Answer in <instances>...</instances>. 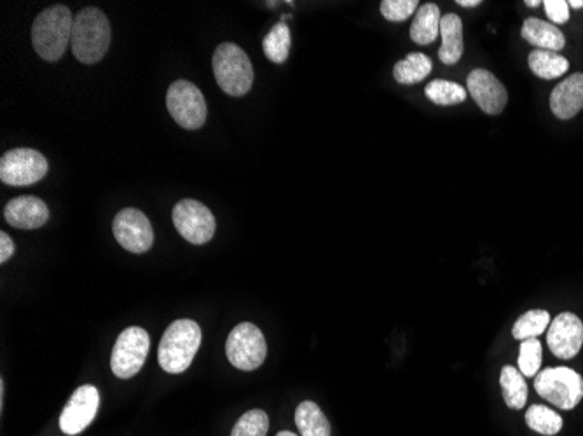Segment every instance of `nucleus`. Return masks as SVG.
<instances>
[{"mask_svg":"<svg viewBox=\"0 0 583 436\" xmlns=\"http://www.w3.org/2000/svg\"><path fill=\"white\" fill-rule=\"evenodd\" d=\"M276 436H297L295 433H290V431H282V433H278Z\"/></svg>","mask_w":583,"mask_h":436,"instance_id":"nucleus-36","label":"nucleus"},{"mask_svg":"<svg viewBox=\"0 0 583 436\" xmlns=\"http://www.w3.org/2000/svg\"><path fill=\"white\" fill-rule=\"evenodd\" d=\"M98 405L100 393L95 386L86 384L77 388L60 416V428L63 433L74 436L86 430L97 416Z\"/></svg>","mask_w":583,"mask_h":436,"instance_id":"nucleus-12","label":"nucleus"},{"mask_svg":"<svg viewBox=\"0 0 583 436\" xmlns=\"http://www.w3.org/2000/svg\"><path fill=\"white\" fill-rule=\"evenodd\" d=\"M440 9L437 4H425L416 11V18L412 20L411 39L416 44L426 46L432 44L440 35Z\"/></svg>","mask_w":583,"mask_h":436,"instance_id":"nucleus-19","label":"nucleus"},{"mask_svg":"<svg viewBox=\"0 0 583 436\" xmlns=\"http://www.w3.org/2000/svg\"><path fill=\"white\" fill-rule=\"evenodd\" d=\"M568 6L573 7V9H582L583 0H570V2H568Z\"/></svg>","mask_w":583,"mask_h":436,"instance_id":"nucleus-34","label":"nucleus"},{"mask_svg":"<svg viewBox=\"0 0 583 436\" xmlns=\"http://www.w3.org/2000/svg\"><path fill=\"white\" fill-rule=\"evenodd\" d=\"M173 224L182 238L193 245H206L215 234L217 222L210 208L196 199H182L172 213Z\"/></svg>","mask_w":583,"mask_h":436,"instance_id":"nucleus-10","label":"nucleus"},{"mask_svg":"<svg viewBox=\"0 0 583 436\" xmlns=\"http://www.w3.org/2000/svg\"><path fill=\"white\" fill-rule=\"evenodd\" d=\"M226 355L234 368L252 372L266 360L268 344L254 323H240L227 337Z\"/></svg>","mask_w":583,"mask_h":436,"instance_id":"nucleus-7","label":"nucleus"},{"mask_svg":"<svg viewBox=\"0 0 583 436\" xmlns=\"http://www.w3.org/2000/svg\"><path fill=\"white\" fill-rule=\"evenodd\" d=\"M110 23L97 7H86L74 18L70 48L79 62L95 65L107 55L110 46Z\"/></svg>","mask_w":583,"mask_h":436,"instance_id":"nucleus-2","label":"nucleus"},{"mask_svg":"<svg viewBox=\"0 0 583 436\" xmlns=\"http://www.w3.org/2000/svg\"><path fill=\"white\" fill-rule=\"evenodd\" d=\"M545 13L552 20V25H563L570 20V6L566 0H543Z\"/></svg>","mask_w":583,"mask_h":436,"instance_id":"nucleus-31","label":"nucleus"},{"mask_svg":"<svg viewBox=\"0 0 583 436\" xmlns=\"http://www.w3.org/2000/svg\"><path fill=\"white\" fill-rule=\"evenodd\" d=\"M74 16L62 4L44 9L34 21L32 44L35 53L46 62H58L72 41Z\"/></svg>","mask_w":583,"mask_h":436,"instance_id":"nucleus-1","label":"nucleus"},{"mask_svg":"<svg viewBox=\"0 0 583 436\" xmlns=\"http://www.w3.org/2000/svg\"><path fill=\"white\" fill-rule=\"evenodd\" d=\"M526 423L531 430L540 435L554 436L563 430V417L556 410H550L543 405H531L526 412Z\"/></svg>","mask_w":583,"mask_h":436,"instance_id":"nucleus-25","label":"nucleus"},{"mask_svg":"<svg viewBox=\"0 0 583 436\" xmlns=\"http://www.w3.org/2000/svg\"><path fill=\"white\" fill-rule=\"evenodd\" d=\"M295 424L301 436H330L329 419L315 402H302L297 407Z\"/></svg>","mask_w":583,"mask_h":436,"instance_id":"nucleus-21","label":"nucleus"},{"mask_svg":"<svg viewBox=\"0 0 583 436\" xmlns=\"http://www.w3.org/2000/svg\"><path fill=\"white\" fill-rule=\"evenodd\" d=\"M540 4H543V2H538V0H529V2H526V6L529 7L540 6Z\"/></svg>","mask_w":583,"mask_h":436,"instance_id":"nucleus-35","label":"nucleus"},{"mask_svg":"<svg viewBox=\"0 0 583 436\" xmlns=\"http://www.w3.org/2000/svg\"><path fill=\"white\" fill-rule=\"evenodd\" d=\"M522 39L533 44L536 48L559 53L566 46V37L563 32L549 21L528 18L522 23Z\"/></svg>","mask_w":583,"mask_h":436,"instance_id":"nucleus-17","label":"nucleus"},{"mask_svg":"<svg viewBox=\"0 0 583 436\" xmlns=\"http://www.w3.org/2000/svg\"><path fill=\"white\" fill-rule=\"evenodd\" d=\"M201 346V328L193 320L173 321L159 344L158 360L168 374H182L191 367Z\"/></svg>","mask_w":583,"mask_h":436,"instance_id":"nucleus-3","label":"nucleus"},{"mask_svg":"<svg viewBox=\"0 0 583 436\" xmlns=\"http://www.w3.org/2000/svg\"><path fill=\"white\" fill-rule=\"evenodd\" d=\"M549 348L557 358L571 360L580 353L583 346V323L577 314L561 313L550 321L547 334Z\"/></svg>","mask_w":583,"mask_h":436,"instance_id":"nucleus-13","label":"nucleus"},{"mask_svg":"<svg viewBox=\"0 0 583 436\" xmlns=\"http://www.w3.org/2000/svg\"><path fill=\"white\" fill-rule=\"evenodd\" d=\"M503 398L510 409L521 410L528 400V382L524 381V375L519 368L503 367L500 375Z\"/></svg>","mask_w":583,"mask_h":436,"instance_id":"nucleus-23","label":"nucleus"},{"mask_svg":"<svg viewBox=\"0 0 583 436\" xmlns=\"http://www.w3.org/2000/svg\"><path fill=\"white\" fill-rule=\"evenodd\" d=\"M418 0H385L381 2V14L388 21H405L416 13Z\"/></svg>","mask_w":583,"mask_h":436,"instance_id":"nucleus-30","label":"nucleus"},{"mask_svg":"<svg viewBox=\"0 0 583 436\" xmlns=\"http://www.w3.org/2000/svg\"><path fill=\"white\" fill-rule=\"evenodd\" d=\"M425 95L435 105L447 107V105L465 102L467 100V89L461 88L460 84H456V82L435 79V81L426 86Z\"/></svg>","mask_w":583,"mask_h":436,"instance_id":"nucleus-27","label":"nucleus"},{"mask_svg":"<svg viewBox=\"0 0 583 436\" xmlns=\"http://www.w3.org/2000/svg\"><path fill=\"white\" fill-rule=\"evenodd\" d=\"M166 107L172 114L173 121L189 131L199 130L205 124L208 114L203 93L193 82L184 79L173 82L168 88Z\"/></svg>","mask_w":583,"mask_h":436,"instance_id":"nucleus-6","label":"nucleus"},{"mask_svg":"<svg viewBox=\"0 0 583 436\" xmlns=\"http://www.w3.org/2000/svg\"><path fill=\"white\" fill-rule=\"evenodd\" d=\"M528 63L533 74L545 81L557 79L570 69V62L563 55H559L556 51H545V49H535L529 55Z\"/></svg>","mask_w":583,"mask_h":436,"instance_id":"nucleus-20","label":"nucleus"},{"mask_svg":"<svg viewBox=\"0 0 583 436\" xmlns=\"http://www.w3.org/2000/svg\"><path fill=\"white\" fill-rule=\"evenodd\" d=\"M48 159L39 150L13 149L0 159V180L13 187L37 184L48 173Z\"/></svg>","mask_w":583,"mask_h":436,"instance_id":"nucleus-9","label":"nucleus"},{"mask_svg":"<svg viewBox=\"0 0 583 436\" xmlns=\"http://www.w3.org/2000/svg\"><path fill=\"white\" fill-rule=\"evenodd\" d=\"M290 44H292L290 28L287 27L285 21H280L266 35V39L262 42V49H264V55L268 56L269 62L280 65L287 62L289 58Z\"/></svg>","mask_w":583,"mask_h":436,"instance_id":"nucleus-24","label":"nucleus"},{"mask_svg":"<svg viewBox=\"0 0 583 436\" xmlns=\"http://www.w3.org/2000/svg\"><path fill=\"white\" fill-rule=\"evenodd\" d=\"M4 218L16 229H39L49 220V208L42 199L34 196H20L7 203L4 208Z\"/></svg>","mask_w":583,"mask_h":436,"instance_id":"nucleus-15","label":"nucleus"},{"mask_svg":"<svg viewBox=\"0 0 583 436\" xmlns=\"http://www.w3.org/2000/svg\"><path fill=\"white\" fill-rule=\"evenodd\" d=\"M550 314L542 309L528 311L522 314L519 320L515 321L512 335L517 341H528V339H538L540 335L550 327Z\"/></svg>","mask_w":583,"mask_h":436,"instance_id":"nucleus-26","label":"nucleus"},{"mask_svg":"<svg viewBox=\"0 0 583 436\" xmlns=\"http://www.w3.org/2000/svg\"><path fill=\"white\" fill-rule=\"evenodd\" d=\"M467 89L475 103L489 116H498L507 107V89L489 70H472L467 77Z\"/></svg>","mask_w":583,"mask_h":436,"instance_id":"nucleus-14","label":"nucleus"},{"mask_svg":"<svg viewBox=\"0 0 583 436\" xmlns=\"http://www.w3.org/2000/svg\"><path fill=\"white\" fill-rule=\"evenodd\" d=\"M442 46L439 49L440 62L454 65L463 56V23L458 14L449 13L440 21Z\"/></svg>","mask_w":583,"mask_h":436,"instance_id":"nucleus-18","label":"nucleus"},{"mask_svg":"<svg viewBox=\"0 0 583 436\" xmlns=\"http://www.w3.org/2000/svg\"><path fill=\"white\" fill-rule=\"evenodd\" d=\"M213 74L229 96L247 95L254 84V67L247 53L233 42H224L213 53Z\"/></svg>","mask_w":583,"mask_h":436,"instance_id":"nucleus-4","label":"nucleus"},{"mask_svg":"<svg viewBox=\"0 0 583 436\" xmlns=\"http://www.w3.org/2000/svg\"><path fill=\"white\" fill-rule=\"evenodd\" d=\"M433 63L423 53H409L393 67V77L400 84H418L432 72Z\"/></svg>","mask_w":583,"mask_h":436,"instance_id":"nucleus-22","label":"nucleus"},{"mask_svg":"<svg viewBox=\"0 0 583 436\" xmlns=\"http://www.w3.org/2000/svg\"><path fill=\"white\" fill-rule=\"evenodd\" d=\"M117 243L131 253H145L154 245V231L144 212L137 208H124L117 213L112 224Z\"/></svg>","mask_w":583,"mask_h":436,"instance_id":"nucleus-11","label":"nucleus"},{"mask_svg":"<svg viewBox=\"0 0 583 436\" xmlns=\"http://www.w3.org/2000/svg\"><path fill=\"white\" fill-rule=\"evenodd\" d=\"M543 362L542 342L538 339H528L521 342L519 348V372L524 377H536Z\"/></svg>","mask_w":583,"mask_h":436,"instance_id":"nucleus-28","label":"nucleus"},{"mask_svg":"<svg viewBox=\"0 0 583 436\" xmlns=\"http://www.w3.org/2000/svg\"><path fill=\"white\" fill-rule=\"evenodd\" d=\"M269 430V417L264 410H248L234 424L231 436H266Z\"/></svg>","mask_w":583,"mask_h":436,"instance_id":"nucleus-29","label":"nucleus"},{"mask_svg":"<svg viewBox=\"0 0 583 436\" xmlns=\"http://www.w3.org/2000/svg\"><path fill=\"white\" fill-rule=\"evenodd\" d=\"M14 243L6 232H0V264H4L13 257Z\"/></svg>","mask_w":583,"mask_h":436,"instance_id":"nucleus-32","label":"nucleus"},{"mask_svg":"<svg viewBox=\"0 0 583 436\" xmlns=\"http://www.w3.org/2000/svg\"><path fill=\"white\" fill-rule=\"evenodd\" d=\"M583 109V74L566 77L550 95V110L559 119H571Z\"/></svg>","mask_w":583,"mask_h":436,"instance_id":"nucleus-16","label":"nucleus"},{"mask_svg":"<svg viewBox=\"0 0 583 436\" xmlns=\"http://www.w3.org/2000/svg\"><path fill=\"white\" fill-rule=\"evenodd\" d=\"M458 6L463 7L481 6V0H458Z\"/></svg>","mask_w":583,"mask_h":436,"instance_id":"nucleus-33","label":"nucleus"},{"mask_svg":"<svg viewBox=\"0 0 583 436\" xmlns=\"http://www.w3.org/2000/svg\"><path fill=\"white\" fill-rule=\"evenodd\" d=\"M151 348V337L140 327L126 328L117 337L110 356V368L119 379H131L144 367Z\"/></svg>","mask_w":583,"mask_h":436,"instance_id":"nucleus-8","label":"nucleus"},{"mask_svg":"<svg viewBox=\"0 0 583 436\" xmlns=\"http://www.w3.org/2000/svg\"><path fill=\"white\" fill-rule=\"evenodd\" d=\"M535 389L557 409H575L583 398L582 375L568 367L545 368L536 375Z\"/></svg>","mask_w":583,"mask_h":436,"instance_id":"nucleus-5","label":"nucleus"}]
</instances>
